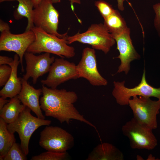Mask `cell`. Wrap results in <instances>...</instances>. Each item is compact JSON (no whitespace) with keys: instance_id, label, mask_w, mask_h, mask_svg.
I'll use <instances>...</instances> for the list:
<instances>
[{"instance_id":"5b68a950","label":"cell","mask_w":160,"mask_h":160,"mask_svg":"<svg viewBox=\"0 0 160 160\" xmlns=\"http://www.w3.org/2000/svg\"><path fill=\"white\" fill-rule=\"evenodd\" d=\"M138 96L132 97L129 102L128 105L133 112V118L139 123L153 130L156 129L160 100H153L149 97Z\"/></svg>"},{"instance_id":"9a60e30c","label":"cell","mask_w":160,"mask_h":160,"mask_svg":"<svg viewBox=\"0 0 160 160\" xmlns=\"http://www.w3.org/2000/svg\"><path fill=\"white\" fill-rule=\"evenodd\" d=\"M22 88L18 95L22 103L29 108L38 118L45 119L40 107V96L42 94L41 89H36L30 85L27 81L22 79Z\"/></svg>"},{"instance_id":"d6a6232c","label":"cell","mask_w":160,"mask_h":160,"mask_svg":"<svg viewBox=\"0 0 160 160\" xmlns=\"http://www.w3.org/2000/svg\"><path fill=\"white\" fill-rule=\"evenodd\" d=\"M61 0H52V2L54 3H56L59 2Z\"/></svg>"},{"instance_id":"d4e9b609","label":"cell","mask_w":160,"mask_h":160,"mask_svg":"<svg viewBox=\"0 0 160 160\" xmlns=\"http://www.w3.org/2000/svg\"><path fill=\"white\" fill-rule=\"evenodd\" d=\"M12 68L6 65H0V87L4 86L9 79Z\"/></svg>"},{"instance_id":"30bf717a","label":"cell","mask_w":160,"mask_h":160,"mask_svg":"<svg viewBox=\"0 0 160 160\" xmlns=\"http://www.w3.org/2000/svg\"><path fill=\"white\" fill-rule=\"evenodd\" d=\"M35 39L34 34L32 30L18 34L12 33L10 31H4L1 33L0 36V51L13 52L17 54L22 71L23 72V57Z\"/></svg>"},{"instance_id":"6da1fadb","label":"cell","mask_w":160,"mask_h":160,"mask_svg":"<svg viewBox=\"0 0 160 160\" xmlns=\"http://www.w3.org/2000/svg\"><path fill=\"white\" fill-rule=\"evenodd\" d=\"M42 96L40 103L41 108L47 116L52 117L61 123L68 124L72 119L84 122L94 128L96 127L85 119L74 105L78 97L75 92L65 89L49 88L42 85Z\"/></svg>"},{"instance_id":"5bb4252c","label":"cell","mask_w":160,"mask_h":160,"mask_svg":"<svg viewBox=\"0 0 160 160\" xmlns=\"http://www.w3.org/2000/svg\"><path fill=\"white\" fill-rule=\"evenodd\" d=\"M24 57L26 63V72L22 79L27 81L30 78L35 84L39 78L49 71L51 65L55 60L50 53L45 52L36 55L33 53L26 52Z\"/></svg>"},{"instance_id":"4dcf8cb0","label":"cell","mask_w":160,"mask_h":160,"mask_svg":"<svg viewBox=\"0 0 160 160\" xmlns=\"http://www.w3.org/2000/svg\"><path fill=\"white\" fill-rule=\"evenodd\" d=\"M34 5V8L36 7L40 3L42 0H31Z\"/></svg>"},{"instance_id":"83f0119b","label":"cell","mask_w":160,"mask_h":160,"mask_svg":"<svg viewBox=\"0 0 160 160\" xmlns=\"http://www.w3.org/2000/svg\"><path fill=\"white\" fill-rule=\"evenodd\" d=\"M10 27L8 23L2 20H0V31L1 33L4 31H9Z\"/></svg>"},{"instance_id":"e0dca14e","label":"cell","mask_w":160,"mask_h":160,"mask_svg":"<svg viewBox=\"0 0 160 160\" xmlns=\"http://www.w3.org/2000/svg\"><path fill=\"white\" fill-rule=\"evenodd\" d=\"M122 152L114 145L108 143H102L95 147L87 160H124Z\"/></svg>"},{"instance_id":"3957f363","label":"cell","mask_w":160,"mask_h":160,"mask_svg":"<svg viewBox=\"0 0 160 160\" xmlns=\"http://www.w3.org/2000/svg\"><path fill=\"white\" fill-rule=\"evenodd\" d=\"M68 44L75 42L90 45L92 48L107 54L115 44L116 41L103 24H92L85 32H78L65 38Z\"/></svg>"},{"instance_id":"7c38bea8","label":"cell","mask_w":160,"mask_h":160,"mask_svg":"<svg viewBox=\"0 0 160 160\" xmlns=\"http://www.w3.org/2000/svg\"><path fill=\"white\" fill-rule=\"evenodd\" d=\"M76 66L79 78L86 79L93 86H105L107 84L108 81L100 75L97 69L94 49L84 48L81 59Z\"/></svg>"},{"instance_id":"8fae6325","label":"cell","mask_w":160,"mask_h":160,"mask_svg":"<svg viewBox=\"0 0 160 160\" xmlns=\"http://www.w3.org/2000/svg\"><path fill=\"white\" fill-rule=\"evenodd\" d=\"M78 78L76 65L61 57L55 58L47 78L41 82L43 85L55 89L67 81Z\"/></svg>"},{"instance_id":"44dd1931","label":"cell","mask_w":160,"mask_h":160,"mask_svg":"<svg viewBox=\"0 0 160 160\" xmlns=\"http://www.w3.org/2000/svg\"><path fill=\"white\" fill-rule=\"evenodd\" d=\"M7 124L0 118V160L4 158L14 143L16 142L14 133L10 132L7 128Z\"/></svg>"},{"instance_id":"277c9868","label":"cell","mask_w":160,"mask_h":160,"mask_svg":"<svg viewBox=\"0 0 160 160\" xmlns=\"http://www.w3.org/2000/svg\"><path fill=\"white\" fill-rule=\"evenodd\" d=\"M31 110L26 107L14 122L8 124L7 128L11 133L17 132L20 140V145L25 154L29 153V144L33 133L39 127L49 126L51 123L50 120L41 119L34 117L31 113Z\"/></svg>"},{"instance_id":"4316f807","label":"cell","mask_w":160,"mask_h":160,"mask_svg":"<svg viewBox=\"0 0 160 160\" xmlns=\"http://www.w3.org/2000/svg\"><path fill=\"white\" fill-rule=\"evenodd\" d=\"M14 59L7 56L0 55V65H10L12 63Z\"/></svg>"},{"instance_id":"52a82bcc","label":"cell","mask_w":160,"mask_h":160,"mask_svg":"<svg viewBox=\"0 0 160 160\" xmlns=\"http://www.w3.org/2000/svg\"><path fill=\"white\" fill-rule=\"evenodd\" d=\"M124 81H114L113 88L112 93L117 103L121 106L128 105L129 100L135 96L154 97L160 100V87L155 88L147 82L144 70L140 83L132 88L126 87Z\"/></svg>"},{"instance_id":"ffe728a7","label":"cell","mask_w":160,"mask_h":160,"mask_svg":"<svg viewBox=\"0 0 160 160\" xmlns=\"http://www.w3.org/2000/svg\"><path fill=\"white\" fill-rule=\"evenodd\" d=\"M18 6L14 11L13 16L17 20L26 17L28 23L25 31L31 30L34 25L33 23L34 5L31 0H18Z\"/></svg>"},{"instance_id":"484cf974","label":"cell","mask_w":160,"mask_h":160,"mask_svg":"<svg viewBox=\"0 0 160 160\" xmlns=\"http://www.w3.org/2000/svg\"><path fill=\"white\" fill-rule=\"evenodd\" d=\"M153 7L155 14L154 25L159 36L160 37V3L156 4Z\"/></svg>"},{"instance_id":"2e32d148","label":"cell","mask_w":160,"mask_h":160,"mask_svg":"<svg viewBox=\"0 0 160 160\" xmlns=\"http://www.w3.org/2000/svg\"><path fill=\"white\" fill-rule=\"evenodd\" d=\"M13 59V62L9 66L12 69L10 76L0 91L1 97L4 98H11L17 95L22 88V78L17 76L18 67L20 63L19 57L16 54Z\"/></svg>"},{"instance_id":"603a6c76","label":"cell","mask_w":160,"mask_h":160,"mask_svg":"<svg viewBox=\"0 0 160 160\" xmlns=\"http://www.w3.org/2000/svg\"><path fill=\"white\" fill-rule=\"evenodd\" d=\"M26 155L22 150L20 145L14 143L6 154L4 160H26Z\"/></svg>"},{"instance_id":"1f68e13d","label":"cell","mask_w":160,"mask_h":160,"mask_svg":"<svg viewBox=\"0 0 160 160\" xmlns=\"http://www.w3.org/2000/svg\"><path fill=\"white\" fill-rule=\"evenodd\" d=\"M70 2L71 5L73 7V4L74 3H76L78 4H81L80 0H68Z\"/></svg>"},{"instance_id":"f546056e","label":"cell","mask_w":160,"mask_h":160,"mask_svg":"<svg viewBox=\"0 0 160 160\" xmlns=\"http://www.w3.org/2000/svg\"><path fill=\"white\" fill-rule=\"evenodd\" d=\"M2 97L0 98V111L1 110L4 106L8 103L10 100H8Z\"/></svg>"},{"instance_id":"7402d4cb","label":"cell","mask_w":160,"mask_h":160,"mask_svg":"<svg viewBox=\"0 0 160 160\" xmlns=\"http://www.w3.org/2000/svg\"><path fill=\"white\" fill-rule=\"evenodd\" d=\"M69 158L66 152L58 153L47 151L40 154L32 156L31 160H65Z\"/></svg>"},{"instance_id":"8992f818","label":"cell","mask_w":160,"mask_h":160,"mask_svg":"<svg viewBox=\"0 0 160 160\" xmlns=\"http://www.w3.org/2000/svg\"><path fill=\"white\" fill-rule=\"evenodd\" d=\"M121 130L128 138L132 149L151 150L157 145L153 129L139 123L133 118L122 126Z\"/></svg>"},{"instance_id":"ba28073f","label":"cell","mask_w":160,"mask_h":160,"mask_svg":"<svg viewBox=\"0 0 160 160\" xmlns=\"http://www.w3.org/2000/svg\"><path fill=\"white\" fill-rule=\"evenodd\" d=\"M40 135L39 145L47 151L65 152L74 144L72 135L57 126H47L41 132Z\"/></svg>"},{"instance_id":"9c48e42d","label":"cell","mask_w":160,"mask_h":160,"mask_svg":"<svg viewBox=\"0 0 160 160\" xmlns=\"http://www.w3.org/2000/svg\"><path fill=\"white\" fill-rule=\"evenodd\" d=\"M53 4L52 0H42L37 6L34 8V25L60 38H65L67 35V32L61 34L57 31L59 14Z\"/></svg>"},{"instance_id":"ac0fdd59","label":"cell","mask_w":160,"mask_h":160,"mask_svg":"<svg viewBox=\"0 0 160 160\" xmlns=\"http://www.w3.org/2000/svg\"><path fill=\"white\" fill-rule=\"evenodd\" d=\"M18 95L11 98L0 111V117L7 124L14 121L26 107L21 103Z\"/></svg>"},{"instance_id":"4fadbf2b","label":"cell","mask_w":160,"mask_h":160,"mask_svg":"<svg viewBox=\"0 0 160 160\" xmlns=\"http://www.w3.org/2000/svg\"><path fill=\"white\" fill-rule=\"evenodd\" d=\"M130 33L129 28L121 33L112 36L119 52V55L116 58L119 59L121 62L117 72L118 73L123 72L126 75L128 74L130 69L131 62L140 58L132 44Z\"/></svg>"},{"instance_id":"7a4b0ae2","label":"cell","mask_w":160,"mask_h":160,"mask_svg":"<svg viewBox=\"0 0 160 160\" xmlns=\"http://www.w3.org/2000/svg\"><path fill=\"white\" fill-rule=\"evenodd\" d=\"M31 30L34 34L35 39L26 52L33 54L48 53L63 58H71L75 56L74 48L68 45L65 38H60L35 26Z\"/></svg>"},{"instance_id":"d6986e66","label":"cell","mask_w":160,"mask_h":160,"mask_svg":"<svg viewBox=\"0 0 160 160\" xmlns=\"http://www.w3.org/2000/svg\"><path fill=\"white\" fill-rule=\"evenodd\" d=\"M104 20L103 24L112 36L121 33L129 28L124 19L117 10L115 9Z\"/></svg>"},{"instance_id":"cb8c5ba5","label":"cell","mask_w":160,"mask_h":160,"mask_svg":"<svg viewBox=\"0 0 160 160\" xmlns=\"http://www.w3.org/2000/svg\"><path fill=\"white\" fill-rule=\"evenodd\" d=\"M95 5L104 19L110 15L115 10L111 5L102 0L95 1Z\"/></svg>"},{"instance_id":"f1b7e54d","label":"cell","mask_w":160,"mask_h":160,"mask_svg":"<svg viewBox=\"0 0 160 160\" xmlns=\"http://www.w3.org/2000/svg\"><path fill=\"white\" fill-rule=\"evenodd\" d=\"M118 9L121 11H123L124 9V2L125 1H128V0H117Z\"/></svg>"},{"instance_id":"836d02e7","label":"cell","mask_w":160,"mask_h":160,"mask_svg":"<svg viewBox=\"0 0 160 160\" xmlns=\"http://www.w3.org/2000/svg\"><path fill=\"white\" fill-rule=\"evenodd\" d=\"M15 0H16L17 1L18 0H0V2H2L4 1H15Z\"/></svg>"}]
</instances>
